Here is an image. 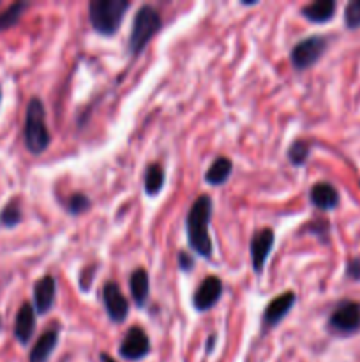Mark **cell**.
<instances>
[{
    "label": "cell",
    "mask_w": 360,
    "mask_h": 362,
    "mask_svg": "<svg viewBox=\"0 0 360 362\" xmlns=\"http://www.w3.org/2000/svg\"><path fill=\"white\" fill-rule=\"evenodd\" d=\"M212 212H214L212 198L208 194H200L193 202L186 218L187 243H189L191 250L196 255H200L201 258H208V260H210L212 253H214L210 233H208Z\"/></svg>",
    "instance_id": "1"
},
{
    "label": "cell",
    "mask_w": 360,
    "mask_h": 362,
    "mask_svg": "<svg viewBox=\"0 0 360 362\" xmlns=\"http://www.w3.org/2000/svg\"><path fill=\"white\" fill-rule=\"evenodd\" d=\"M25 147L32 156H41L48 151L52 144L48 124H46V110L39 98H32L27 105L23 124Z\"/></svg>",
    "instance_id": "2"
},
{
    "label": "cell",
    "mask_w": 360,
    "mask_h": 362,
    "mask_svg": "<svg viewBox=\"0 0 360 362\" xmlns=\"http://www.w3.org/2000/svg\"><path fill=\"white\" fill-rule=\"evenodd\" d=\"M129 9V0H92L88 4V20L94 32L109 37L120 30V25Z\"/></svg>",
    "instance_id": "3"
},
{
    "label": "cell",
    "mask_w": 360,
    "mask_h": 362,
    "mask_svg": "<svg viewBox=\"0 0 360 362\" xmlns=\"http://www.w3.org/2000/svg\"><path fill=\"white\" fill-rule=\"evenodd\" d=\"M162 18L152 6H141L134 14L133 27L129 35V53L133 57H140L147 48L150 39L161 30Z\"/></svg>",
    "instance_id": "4"
},
{
    "label": "cell",
    "mask_w": 360,
    "mask_h": 362,
    "mask_svg": "<svg viewBox=\"0 0 360 362\" xmlns=\"http://www.w3.org/2000/svg\"><path fill=\"white\" fill-rule=\"evenodd\" d=\"M328 48V41L323 35H309L296 42L289 52V60L296 71H304L313 67L321 60Z\"/></svg>",
    "instance_id": "5"
},
{
    "label": "cell",
    "mask_w": 360,
    "mask_h": 362,
    "mask_svg": "<svg viewBox=\"0 0 360 362\" xmlns=\"http://www.w3.org/2000/svg\"><path fill=\"white\" fill-rule=\"evenodd\" d=\"M360 329V304L353 303V300H344V303L337 304L334 311H332L330 318H328V331L334 334L348 336L353 334Z\"/></svg>",
    "instance_id": "6"
},
{
    "label": "cell",
    "mask_w": 360,
    "mask_h": 362,
    "mask_svg": "<svg viewBox=\"0 0 360 362\" xmlns=\"http://www.w3.org/2000/svg\"><path fill=\"white\" fill-rule=\"evenodd\" d=\"M152 345L148 334L140 325H133L127 329L126 336L119 345V356L124 361H141L150 354Z\"/></svg>",
    "instance_id": "7"
},
{
    "label": "cell",
    "mask_w": 360,
    "mask_h": 362,
    "mask_svg": "<svg viewBox=\"0 0 360 362\" xmlns=\"http://www.w3.org/2000/svg\"><path fill=\"white\" fill-rule=\"evenodd\" d=\"M102 303H104L106 315H108L113 324H124L127 320V317H129V303H127L122 290L115 281L104 283Z\"/></svg>",
    "instance_id": "8"
},
{
    "label": "cell",
    "mask_w": 360,
    "mask_h": 362,
    "mask_svg": "<svg viewBox=\"0 0 360 362\" xmlns=\"http://www.w3.org/2000/svg\"><path fill=\"white\" fill-rule=\"evenodd\" d=\"M296 296L295 292H284L281 296H277L275 299H272L268 303V306L265 308L263 318H261V327L263 331H270V329L277 327L288 313L292 311V308L295 306Z\"/></svg>",
    "instance_id": "9"
},
{
    "label": "cell",
    "mask_w": 360,
    "mask_h": 362,
    "mask_svg": "<svg viewBox=\"0 0 360 362\" xmlns=\"http://www.w3.org/2000/svg\"><path fill=\"white\" fill-rule=\"evenodd\" d=\"M222 281L217 276H207L203 281L198 285L196 292L193 296V306L196 311H208L221 300L222 297Z\"/></svg>",
    "instance_id": "10"
},
{
    "label": "cell",
    "mask_w": 360,
    "mask_h": 362,
    "mask_svg": "<svg viewBox=\"0 0 360 362\" xmlns=\"http://www.w3.org/2000/svg\"><path fill=\"white\" fill-rule=\"evenodd\" d=\"M275 244V233L272 228H263L256 232L251 239L249 251H251V262H253V269L256 274L263 272L265 264L268 260V255L274 250Z\"/></svg>",
    "instance_id": "11"
},
{
    "label": "cell",
    "mask_w": 360,
    "mask_h": 362,
    "mask_svg": "<svg viewBox=\"0 0 360 362\" xmlns=\"http://www.w3.org/2000/svg\"><path fill=\"white\" fill-rule=\"evenodd\" d=\"M56 299V281L53 276H42L34 285V310L37 315H46Z\"/></svg>",
    "instance_id": "12"
},
{
    "label": "cell",
    "mask_w": 360,
    "mask_h": 362,
    "mask_svg": "<svg viewBox=\"0 0 360 362\" xmlns=\"http://www.w3.org/2000/svg\"><path fill=\"white\" fill-rule=\"evenodd\" d=\"M35 310L30 303H23L14 320V338L20 345H28L35 332Z\"/></svg>",
    "instance_id": "13"
},
{
    "label": "cell",
    "mask_w": 360,
    "mask_h": 362,
    "mask_svg": "<svg viewBox=\"0 0 360 362\" xmlns=\"http://www.w3.org/2000/svg\"><path fill=\"white\" fill-rule=\"evenodd\" d=\"M309 200L320 211H332L339 205V191L330 182H316L311 187Z\"/></svg>",
    "instance_id": "14"
},
{
    "label": "cell",
    "mask_w": 360,
    "mask_h": 362,
    "mask_svg": "<svg viewBox=\"0 0 360 362\" xmlns=\"http://www.w3.org/2000/svg\"><path fill=\"white\" fill-rule=\"evenodd\" d=\"M56 345H59V327L48 329L46 332H42L39 336V339L35 341L34 349H32L28 361L30 362H48L52 354L55 352Z\"/></svg>",
    "instance_id": "15"
},
{
    "label": "cell",
    "mask_w": 360,
    "mask_h": 362,
    "mask_svg": "<svg viewBox=\"0 0 360 362\" xmlns=\"http://www.w3.org/2000/svg\"><path fill=\"white\" fill-rule=\"evenodd\" d=\"M337 4L334 0H316L300 9V14L311 23H327L335 16Z\"/></svg>",
    "instance_id": "16"
},
{
    "label": "cell",
    "mask_w": 360,
    "mask_h": 362,
    "mask_svg": "<svg viewBox=\"0 0 360 362\" xmlns=\"http://www.w3.org/2000/svg\"><path fill=\"white\" fill-rule=\"evenodd\" d=\"M129 290L134 304L138 308H143L148 300V293H150V278H148V272L145 269L140 267L131 274Z\"/></svg>",
    "instance_id": "17"
},
{
    "label": "cell",
    "mask_w": 360,
    "mask_h": 362,
    "mask_svg": "<svg viewBox=\"0 0 360 362\" xmlns=\"http://www.w3.org/2000/svg\"><path fill=\"white\" fill-rule=\"evenodd\" d=\"M233 172V161L226 156H219L208 170L205 172V182L210 184V186H222L226 180L229 179Z\"/></svg>",
    "instance_id": "18"
},
{
    "label": "cell",
    "mask_w": 360,
    "mask_h": 362,
    "mask_svg": "<svg viewBox=\"0 0 360 362\" xmlns=\"http://www.w3.org/2000/svg\"><path fill=\"white\" fill-rule=\"evenodd\" d=\"M164 180L166 173L161 165H157V163L148 165L147 170H145V194L150 198L157 197L162 187H164Z\"/></svg>",
    "instance_id": "19"
},
{
    "label": "cell",
    "mask_w": 360,
    "mask_h": 362,
    "mask_svg": "<svg viewBox=\"0 0 360 362\" xmlns=\"http://www.w3.org/2000/svg\"><path fill=\"white\" fill-rule=\"evenodd\" d=\"M23 221V211H21V204L18 198L11 200L6 207L0 211V226L4 228H14Z\"/></svg>",
    "instance_id": "20"
},
{
    "label": "cell",
    "mask_w": 360,
    "mask_h": 362,
    "mask_svg": "<svg viewBox=\"0 0 360 362\" xmlns=\"http://www.w3.org/2000/svg\"><path fill=\"white\" fill-rule=\"evenodd\" d=\"M28 7H30L28 2H14L4 13H0V32L9 30L11 27H14L21 20V16H23V13Z\"/></svg>",
    "instance_id": "21"
},
{
    "label": "cell",
    "mask_w": 360,
    "mask_h": 362,
    "mask_svg": "<svg viewBox=\"0 0 360 362\" xmlns=\"http://www.w3.org/2000/svg\"><path fill=\"white\" fill-rule=\"evenodd\" d=\"M311 145L304 140H296L289 145L288 148V159L293 166H304L309 159Z\"/></svg>",
    "instance_id": "22"
},
{
    "label": "cell",
    "mask_w": 360,
    "mask_h": 362,
    "mask_svg": "<svg viewBox=\"0 0 360 362\" xmlns=\"http://www.w3.org/2000/svg\"><path fill=\"white\" fill-rule=\"evenodd\" d=\"M92 207V202L87 194L83 193H74L67 198L66 202V211L69 212L71 216H80L83 212H87L88 209Z\"/></svg>",
    "instance_id": "23"
},
{
    "label": "cell",
    "mask_w": 360,
    "mask_h": 362,
    "mask_svg": "<svg viewBox=\"0 0 360 362\" xmlns=\"http://www.w3.org/2000/svg\"><path fill=\"white\" fill-rule=\"evenodd\" d=\"M344 25L349 30L360 27V0H352L344 7Z\"/></svg>",
    "instance_id": "24"
},
{
    "label": "cell",
    "mask_w": 360,
    "mask_h": 362,
    "mask_svg": "<svg viewBox=\"0 0 360 362\" xmlns=\"http://www.w3.org/2000/svg\"><path fill=\"white\" fill-rule=\"evenodd\" d=\"M306 232L316 235L318 239H320V243H327L330 225H328V221H313L309 223V225H306Z\"/></svg>",
    "instance_id": "25"
},
{
    "label": "cell",
    "mask_w": 360,
    "mask_h": 362,
    "mask_svg": "<svg viewBox=\"0 0 360 362\" xmlns=\"http://www.w3.org/2000/svg\"><path fill=\"white\" fill-rule=\"evenodd\" d=\"M176 260H179V269L182 272H191L194 269V258L189 253H186V251H180Z\"/></svg>",
    "instance_id": "26"
},
{
    "label": "cell",
    "mask_w": 360,
    "mask_h": 362,
    "mask_svg": "<svg viewBox=\"0 0 360 362\" xmlns=\"http://www.w3.org/2000/svg\"><path fill=\"white\" fill-rule=\"evenodd\" d=\"M346 276L353 281H360V258H352L346 264Z\"/></svg>",
    "instance_id": "27"
},
{
    "label": "cell",
    "mask_w": 360,
    "mask_h": 362,
    "mask_svg": "<svg viewBox=\"0 0 360 362\" xmlns=\"http://www.w3.org/2000/svg\"><path fill=\"white\" fill-rule=\"evenodd\" d=\"M94 274H95L94 269H87V271H85L83 274L80 276V286L85 290V292H87V290L90 288V283H92L90 278H92V276H94Z\"/></svg>",
    "instance_id": "28"
},
{
    "label": "cell",
    "mask_w": 360,
    "mask_h": 362,
    "mask_svg": "<svg viewBox=\"0 0 360 362\" xmlns=\"http://www.w3.org/2000/svg\"><path fill=\"white\" fill-rule=\"evenodd\" d=\"M214 343H215V336H210V343H207L208 352H212V349H214Z\"/></svg>",
    "instance_id": "29"
},
{
    "label": "cell",
    "mask_w": 360,
    "mask_h": 362,
    "mask_svg": "<svg viewBox=\"0 0 360 362\" xmlns=\"http://www.w3.org/2000/svg\"><path fill=\"white\" fill-rule=\"evenodd\" d=\"M101 362H116V361H113L108 354H101Z\"/></svg>",
    "instance_id": "30"
},
{
    "label": "cell",
    "mask_w": 360,
    "mask_h": 362,
    "mask_svg": "<svg viewBox=\"0 0 360 362\" xmlns=\"http://www.w3.org/2000/svg\"><path fill=\"white\" fill-rule=\"evenodd\" d=\"M0 103H2V90H0Z\"/></svg>",
    "instance_id": "31"
},
{
    "label": "cell",
    "mask_w": 360,
    "mask_h": 362,
    "mask_svg": "<svg viewBox=\"0 0 360 362\" xmlns=\"http://www.w3.org/2000/svg\"><path fill=\"white\" fill-rule=\"evenodd\" d=\"M0 327H2V318H0Z\"/></svg>",
    "instance_id": "32"
}]
</instances>
